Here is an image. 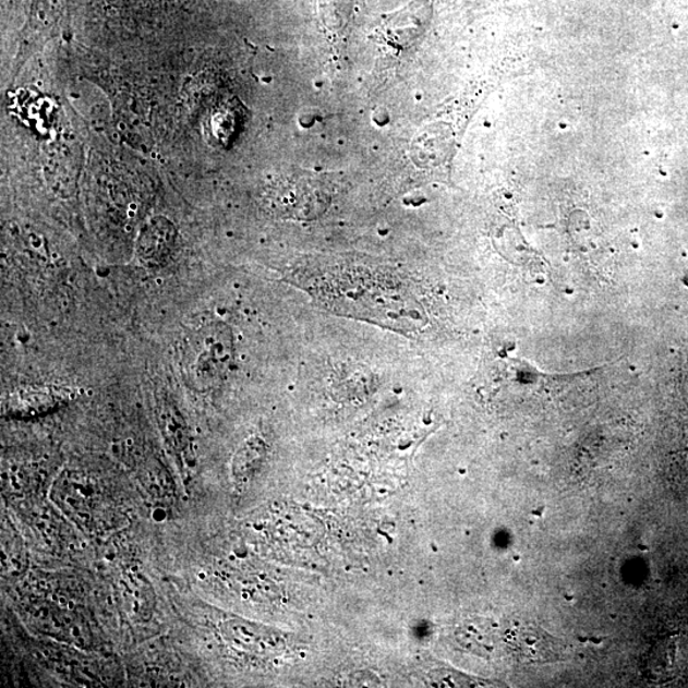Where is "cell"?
Segmentation results:
<instances>
[{
	"instance_id": "6da1fadb",
	"label": "cell",
	"mask_w": 688,
	"mask_h": 688,
	"mask_svg": "<svg viewBox=\"0 0 688 688\" xmlns=\"http://www.w3.org/2000/svg\"><path fill=\"white\" fill-rule=\"evenodd\" d=\"M300 277L306 290L337 312L402 330H414L422 321L412 294L385 270L340 267L301 270Z\"/></svg>"
},
{
	"instance_id": "7a4b0ae2",
	"label": "cell",
	"mask_w": 688,
	"mask_h": 688,
	"mask_svg": "<svg viewBox=\"0 0 688 688\" xmlns=\"http://www.w3.org/2000/svg\"><path fill=\"white\" fill-rule=\"evenodd\" d=\"M232 357L230 329L222 323L204 325L188 340L184 358L185 376L194 385L207 387L229 372Z\"/></svg>"
},
{
	"instance_id": "3957f363",
	"label": "cell",
	"mask_w": 688,
	"mask_h": 688,
	"mask_svg": "<svg viewBox=\"0 0 688 688\" xmlns=\"http://www.w3.org/2000/svg\"><path fill=\"white\" fill-rule=\"evenodd\" d=\"M512 649L528 662H550L562 657V645L532 624H517L510 632Z\"/></svg>"
},
{
	"instance_id": "277c9868",
	"label": "cell",
	"mask_w": 688,
	"mask_h": 688,
	"mask_svg": "<svg viewBox=\"0 0 688 688\" xmlns=\"http://www.w3.org/2000/svg\"><path fill=\"white\" fill-rule=\"evenodd\" d=\"M166 517V512L164 510H156L154 514V518L156 521H162Z\"/></svg>"
}]
</instances>
